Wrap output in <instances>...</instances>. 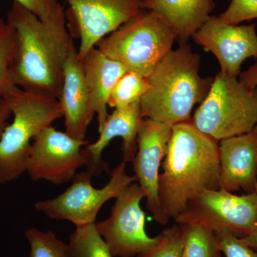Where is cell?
<instances>
[{
	"label": "cell",
	"mask_w": 257,
	"mask_h": 257,
	"mask_svg": "<svg viewBox=\"0 0 257 257\" xmlns=\"http://www.w3.org/2000/svg\"><path fill=\"white\" fill-rule=\"evenodd\" d=\"M238 79L244 85L253 89L257 87V62L249 67L247 70L240 73Z\"/></svg>",
	"instance_id": "obj_29"
},
{
	"label": "cell",
	"mask_w": 257,
	"mask_h": 257,
	"mask_svg": "<svg viewBox=\"0 0 257 257\" xmlns=\"http://www.w3.org/2000/svg\"><path fill=\"white\" fill-rule=\"evenodd\" d=\"M254 192L256 193V194H257V180H256V186H255Z\"/></svg>",
	"instance_id": "obj_31"
},
{
	"label": "cell",
	"mask_w": 257,
	"mask_h": 257,
	"mask_svg": "<svg viewBox=\"0 0 257 257\" xmlns=\"http://www.w3.org/2000/svg\"><path fill=\"white\" fill-rule=\"evenodd\" d=\"M241 239L248 246L257 251V229L252 234L246 237L241 238Z\"/></svg>",
	"instance_id": "obj_30"
},
{
	"label": "cell",
	"mask_w": 257,
	"mask_h": 257,
	"mask_svg": "<svg viewBox=\"0 0 257 257\" xmlns=\"http://www.w3.org/2000/svg\"><path fill=\"white\" fill-rule=\"evenodd\" d=\"M23 5L42 21H47L57 16L64 10L60 0H13Z\"/></svg>",
	"instance_id": "obj_27"
},
{
	"label": "cell",
	"mask_w": 257,
	"mask_h": 257,
	"mask_svg": "<svg viewBox=\"0 0 257 257\" xmlns=\"http://www.w3.org/2000/svg\"><path fill=\"white\" fill-rule=\"evenodd\" d=\"M84 81L100 132L107 119L108 101L116 82L126 69L109 58L96 47L91 49L81 60Z\"/></svg>",
	"instance_id": "obj_17"
},
{
	"label": "cell",
	"mask_w": 257,
	"mask_h": 257,
	"mask_svg": "<svg viewBox=\"0 0 257 257\" xmlns=\"http://www.w3.org/2000/svg\"><path fill=\"white\" fill-rule=\"evenodd\" d=\"M201 56L187 43L179 44L147 77L150 87L140 100L143 119L174 126L192 119L196 104L202 102L213 79L199 73Z\"/></svg>",
	"instance_id": "obj_3"
},
{
	"label": "cell",
	"mask_w": 257,
	"mask_h": 257,
	"mask_svg": "<svg viewBox=\"0 0 257 257\" xmlns=\"http://www.w3.org/2000/svg\"><path fill=\"white\" fill-rule=\"evenodd\" d=\"M220 188L254 192L257 180V124L248 133L219 142Z\"/></svg>",
	"instance_id": "obj_15"
},
{
	"label": "cell",
	"mask_w": 257,
	"mask_h": 257,
	"mask_svg": "<svg viewBox=\"0 0 257 257\" xmlns=\"http://www.w3.org/2000/svg\"><path fill=\"white\" fill-rule=\"evenodd\" d=\"M67 246L68 257H114L95 223L76 227Z\"/></svg>",
	"instance_id": "obj_20"
},
{
	"label": "cell",
	"mask_w": 257,
	"mask_h": 257,
	"mask_svg": "<svg viewBox=\"0 0 257 257\" xmlns=\"http://www.w3.org/2000/svg\"><path fill=\"white\" fill-rule=\"evenodd\" d=\"M159 177V197L166 219H175L206 190L220 189L219 142L191 121L172 126Z\"/></svg>",
	"instance_id": "obj_2"
},
{
	"label": "cell",
	"mask_w": 257,
	"mask_h": 257,
	"mask_svg": "<svg viewBox=\"0 0 257 257\" xmlns=\"http://www.w3.org/2000/svg\"><path fill=\"white\" fill-rule=\"evenodd\" d=\"M9 99L14 118L0 138V184L26 172L32 140L62 117L57 99L23 90Z\"/></svg>",
	"instance_id": "obj_5"
},
{
	"label": "cell",
	"mask_w": 257,
	"mask_h": 257,
	"mask_svg": "<svg viewBox=\"0 0 257 257\" xmlns=\"http://www.w3.org/2000/svg\"><path fill=\"white\" fill-rule=\"evenodd\" d=\"M89 172H78L72 183L60 195L35 204L37 211L50 219L65 220L77 226L96 223L101 207L110 199L119 197L130 184L137 182L135 176L126 172V162H122L111 172V178L104 187L95 188Z\"/></svg>",
	"instance_id": "obj_7"
},
{
	"label": "cell",
	"mask_w": 257,
	"mask_h": 257,
	"mask_svg": "<svg viewBox=\"0 0 257 257\" xmlns=\"http://www.w3.org/2000/svg\"><path fill=\"white\" fill-rule=\"evenodd\" d=\"M142 120L140 101L115 108L112 113L108 115L105 124L99 132V138L83 149L86 171L92 177L107 171V165L101 158V155L111 140L116 138L123 140V161L126 163L132 162L138 150V135Z\"/></svg>",
	"instance_id": "obj_14"
},
{
	"label": "cell",
	"mask_w": 257,
	"mask_h": 257,
	"mask_svg": "<svg viewBox=\"0 0 257 257\" xmlns=\"http://www.w3.org/2000/svg\"><path fill=\"white\" fill-rule=\"evenodd\" d=\"M184 237L182 257H221L215 231L198 224H180Z\"/></svg>",
	"instance_id": "obj_19"
},
{
	"label": "cell",
	"mask_w": 257,
	"mask_h": 257,
	"mask_svg": "<svg viewBox=\"0 0 257 257\" xmlns=\"http://www.w3.org/2000/svg\"><path fill=\"white\" fill-rule=\"evenodd\" d=\"M89 143L52 126L44 128L34 139L26 172L35 182L67 183L85 165L83 149Z\"/></svg>",
	"instance_id": "obj_10"
},
{
	"label": "cell",
	"mask_w": 257,
	"mask_h": 257,
	"mask_svg": "<svg viewBox=\"0 0 257 257\" xmlns=\"http://www.w3.org/2000/svg\"><path fill=\"white\" fill-rule=\"evenodd\" d=\"M150 87L147 77L126 71L114 86L108 101V106L115 109L140 101Z\"/></svg>",
	"instance_id": "obj_22"
},
{
	"label": "cell",
	"mask_w": 257,
	"mask_h": 257,
	"mask_svg": "<svg viewBox=\"0 0 257 257\" xmlns=\"http://www.w3.org/2000/svg\"><path fill=\"white\" fill-rule=\"evenodd\" d=\"M177 35L156 13L143 10L98 42L96 48L126 71L148 77L172 50Z\"/></svg>",
	"instance_id": "obj_4"
},
{
	"label": "cell",
	"mask_w": 257,
	"mask_h": 257,
	"mask_svg": "<svg viewBox=\"0 0 257 257\" xmlns=\"http://www.w3.org/2000/svg\"><path fill=\"white\" fill-rule=\"evenodd\" d=\"M7 22L15 31L12 78L24 92L57 99L60 97L64 66L73 40L66 26L64 10L42 21L13 2Z\"/></svg>",
	"instance_id": "obj_1"
},
{
	"label": "cell",
	"mask_w": 257,
	"mask_h": 257,
	"mask_svg": "<svg viewBox=\"0 0 257 257\" xmlns=\"http://www.w3.org/2000/svg\"><path fill=\"white\" fill-rule=\"evenodd\" d=\"M183 248L182 226L175 225L162 231L160 242L155 247L138 257H182Z\"/></svg>",
	"instance_id": "obj_24"
},
{
	"label": "cell",
	"mask_w": 257,
	"mask_h": 257,
	"mask_svg": "<svg viewBox=\"0 0 257 257\" xmlns=\"http://www.w3.org/2000/svg\"><path fill=\"white\" fill-rule=\"evenodd\" d=\"M221 252L226 257H257V251L246 244L241 238L225 231H215Z\"/></svg>",
	"instance_id": "obj_26"
},
{
	"label": "cell",
	"mask_w": 257,
	"mask_h": 257,
	"mask_svg": "<svg viewBox=\"0 0 257 257\" xmlns=\"http://www.w3.org/2000/svg\"><path fill=\"white\" fill-rule=\"evenodd\" d=\"M144 197L140 185L134 182L116 198L109 217L95 223L113 256H138L160 242L162 233L150 237L146 232V214L140 206Z\"/></svg>",
	"instance_id": "obj_9"
},
{
	"label": "cell",
	"mask_w": 257,
	"mask_h": 257,
	"mask_svg": "<svg viewBox=\"0 0 257 257\" xmlns=\"http://www.w3.org/2000/svg\"><path fill=\"white\" fill-rule=\"evenodd\" d=\"M58 101L66 133L77 140H86L87 128L95 112L91 104L82 64L74 43L64 64L63 84Z\"/></svg>",
	"instance_id": "obj_16"
},
{
	"label": "cell",
	"mask_w": 257,
	"mask_h": 257,
	"mask_svg": "<svg viewBox=\"0 0 257 257\" xmlns=\"http://www.w3.org/2000/svg\"><path fill=\"white\" fill-rule=\"evenodd\" d=\"M175 221L246 237L257 229V194L235 195L221 188L204 191L189 202Z\"/></svg>",
	"instance_id": "obj_8"
},
{
	"label": "cell",
	"mask_w": 257,
	"mask_h": 257,
	"mask_svg": "<svg viewBox=\"0 0 257 257\" xmlns=\"http://www.w3.org/2000/svg\"><path fill=\"white\" fill-rule=\"evenodd\" d=\"M219 18L231 25L257 19V0H231L227 9Z\"/></svg>",
	"instance_id": "obj_25"
},
{
	"label": "cell",
	"mask_w": 257,
	"mask_h": 257,
	"mask_svg": "<svg viewBox=\"0 0 257 257\" xmlns=\"http://www.w3.org/2000/svg\"><path fill=\"white\" fill-rule=\"evenodd\" d=\"M12 115L9 98L0 95V138L8 126V119Z\"/></svg>",
	"instance_id": "obj_28"
},
{
	"label": "cell",
	"mask_w": 257,
	"mask_h": 257,
	"mask_svg": "<svg viewBox=\"0 0 257 257\" xmlns=\"http://www.w3.org/2000/svg\"><path fill=\"white\" fill-rule=\"evenodd\" d=\"M191 122L217 142L251 131L257 124V87L219 72Z\"/></svg>",
	"instance_id": "obj_6"
},
{
	"label": "cell",
	"mask_w": 257,
	"mask_h": 257,
	"mask_svg": "<svg viewBox=\"0 0 257 257\" xmlns=\"http://www.w3.org/2000/svg\"><path fill=\"white\" fill-rule=\"evenodd\" d=\"M211 52L219 62L221 73L238 77L246 59H257L256 25H231L211 15L192 37Z\"/></svg>",
	"instance_id": "obj_13"
},
{
	"label": "cell",
	"mask_w": 257,
	"mask_h": 257,
	"mask_svg": "<svg viewBox=\"0 0 257 257\" xmlns=\"http://www.w3.org/2000/svg\"><path fill=\"white\" fill-rule=\"evenodd\" d=\"M145 3L146 10L170 25L179 44L187 43L215 8L214 0H145Z\"/></svg>",
	"instance_id": "obj_18"
},
{
	"label": "cell",
	"mask_w": 257,
	"mask_h": 257,
	"mask_svg": "<svg viewBox=\"0 0 257 257\" xmlns=\"http://www.w3.org/2000/svg\"><path fill=\"white\" fill-rule=\"evenodd\" d=\"M75 19L82 60L98 42L117 30L145 8V0H64Z\"/></svg>",
	"instance_id": "obj_12"
},
{
	"label": "cell",
	"mask_w": 257,
	"mask_h": 257,
	"mask_svg": "<svg viewBox=\"0 0 257 257\" xmlns=\"http://www.w3.org/2000/svg\"><path fill=\"white\" fill-rule=\"evenodd\" d=\"M25 236L30 245V257H68V246L52 231L31 228Z\"/></svg>",
	"instance_id": "obj_23"
},
{
	"label": "cell",
	"mask_w": 257,
	"mask_h": 257,
	"mask_svg": "<svg viewBox=\"0 0 257 257\" xmlns=\"http://www.w3.org/2000/svg\"><path fill=\"white\" fill-rule=\"evenodd\" d=\"M15 49L14 28L7 20L0 18V95L6 98L13 97L22 91L12 78Z\"/></svg>",
	"instance_id": "obj_21"
},
{
	"label": "cell",
	"mask_w": 257,
	"mask_h": 257,
	"mask_svg": "<svg viewBox=\"0 0 257 257\" xmlns=\"http://www.w3.org/2000/svg\"><path fill=\"white\" fill-rule=\"evenodd\" d=\"M172 126L150 119H143L138 135V150L132 161L135 177L146 198L147 210L158 224L168 220L159 197L160 167L165 159L172 134Z\"/></svg>",
	"instance_id": "obj_11"
}]
</instances>
